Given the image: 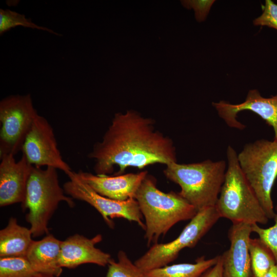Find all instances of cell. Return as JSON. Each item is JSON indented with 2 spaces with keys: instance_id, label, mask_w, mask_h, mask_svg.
<instances>
[{
  "instance_id": "8992f818",
  "label": "cell",
  "mask_w": 277,
  "mask_h": 277,
  "mask_svg": "<svg viewBox=\"0 0 277 277\" xmlns=\"http://www.w3.org/2000/svg\"><path fill=\"white\" fill-rule=\"evenodd\" d=\"M237 157L244 176L267 217L273 219L271 192L277 177V141L261 139L246 144Z\"/></svg>"
},
{
  "instance_id": "44dd1931",
  "label": "cell",
  "mask_w": 277,
  "mask_h": 277,
  "mask_svg": "<svg viewBox=\"0 0 277 277\" xmlns=\"http://www.w3.org/2000/svg\"><path fill=\"white\" fill-rule=\"evenodd\" d=\"M35 273L26 257H0V277H30Z\"/></svg>"
},
{
  "instance_id": "7402d4cb",
  "label": "cell",
  "mask_w": 277,
  "mask_h": 277,
  "mask_svg": "<svg viewBox=\"0 0 277 277\" xmlns=\"http://www.w3.org/2000/svg\"><path fill=\"white\" fill-rule=\"evenodd\" d=\"M117 261L111 259L106 277H144V273L129 259L126 253L120 250Z\"/></svg>"
},
{
  "instance_id": "6da1fadb",
  "label": "cell",
  "mask_w": 277,
  "mask_h": 277,
  "mask_svg": "<svg viewBox=\"0 0 277 277\" xmlns=\"http://www.w3.org/2000/svg\"><path fill=\"white\" fill-rule=\"evenodd\" d=\"M154 123L133 110L115 113L102 141L88 155L95 162L96 174H111L115 166L119 168L117 175L128 167L143 169L154 164L177 162L172 140L155 131Z\"/></svg>"
},
{
  "instance_id": "7a4b0ae2",
  "label": "cell",
  "mask_w": 277,
  "mask_h": 277,
  "mask_svg": "<svg viewBox=\"0 0 277 277\" xmlns=\"http://www.w3.org/2000/svg\"><path fill=\"white\" fill-rule=\"evenodd\" d=\"M135 199L145 221L144 238L147 245L157 243L179 222L192 219L196 209L179 192H164L157 188L155 177L148 174L138 188Z\"/></svg>"
},
{
  "instance_id": "5b68a950",
  "label": "cell",
  "mask_w": 277,
  "mask_h": 277,
  "mask_svg": "<svg viewBox=\"0 0 277 277\" xmlns=\"http://www.w3.org/2000/svg\"><path fill=\"white\" fill-rule=\"evenodd\" d=\"M57 170L52 167H32L22 207L28 210L26 219L33 237L49 234V222L60 203L65 202L71 208L75 205L73 199L67 196L60 185Z\"/></svg>"
},
{
  "instance_id": "ac0fdd59",
  "label": "cell",
  "mask_w": 277,
  "mask_h": 277,
  "mask_svg": "<svg viewBox=\"0 0 277 277\" xmlns=\"http://www.w3.org/2000/svg\"><path fill=\"white\" fill-rule=\"evenodd\" d=\"M219 255L210 259L198 258L195 263H180L153 269L144 272V277H199L214 265Z\"/></svg>"
},
{
  "instance_id": "ffe728a7",
  "label": "cell",
  "mask_w": 277,
  "mask_h": 277,
  "mask_svg": "<svg viewBox=\"0 0 277 277\" xmlns=\"http://www.w3.org/2000/svg\"><path fill=\"white\" fill-rule=\"evenodd\" d=\"M22 26L34 29L41 30L56 35L59 33L47 27L37 25L25 15L9 9H0V34L2 35L12 28Z\"/></svg>"
},
{
  "instance_id": "7c38bea8",
  "label": "cell",
  "mask_w": 277,
  "mask_h": 277,
  "mask_svg": "<svg viewBox=\"0 0 277 277\" xmlns=\"http://www.w3.org/2000/svg\"><path fill=\"white\" fill-rule=\"evenodd\" d=\"M0 158V206L17 203L22 204L25 199L27 182L33 165L23 154L18 161L11 154L3 155Z\"/></svg>"
},
{
  "instance_id": "d4e9b609",
  "label": "cell",
  "mask_w": 277,
  "mask_h": 277,
  "mask_svg": "<svg viewBox=\"0 0 277 277\" xmlns=\"http://www.w3.org/2000/svg\"><path fill=\"white\" fill-rule=\"evenodd\" d=\"M214 2V1H182L181 3L187 9H193L196 19L200 22L206 18Z\"/></svg>"
},
{
  "instance_id": "4fadbf2b",
  "label": "cell",
  "mask_w": 277,
  "mask_h": 277,
  "mask_svg": "<svg viewBox=\"0 0 277 277\" xmlns=\"http://www.w3.org/2000/svg\"><path fill=\"white\" fill-rule=\"evenodd\" d=\"M102 240L100 234L89 239L76 233L62 241L60 266L62 268H74L84 264H94L102 267L108 265L111 259L110 254L95 246Z\"/></svg>"
},
{
  "instance_id": "cb8c5ba5",
  "label": "cell",
  "mask_w": 277,
  "mask_h": 277,
  "mask_svg": "<svg viewBox=\"0 0 277 277\" xmlns=\"http://www.w3.org/2000/svg\"><path fill=\"white\" fill-rule=\"evenodd\" d=\"M262 8V14L253 21V24L277 30V4L271 0H266Z\"/></svg>"
},
{
  "instance_id": "5bb4252c",
  "label": "cell",
  "mask_w": 277,
  "mask_h": 277,
  "mask_svg": "<svg viewBox=\"0 0 277 277\" xmlns=\"http://www.w3.org/2000/svg\"><path fill=\"white\" fill-rule=\"evenodd\" d=\"M251 225L235 223L229 229L230 246L221 255L223 277H250L251 271L248 242L252 232Z\"/></svg>"
},
{
  "instance_id": "9a60e30c",
  "label": "cell",
  "mask_w": 277,
  "mask_h": 277,
  "mask_svg": "<svg viewBox=\"0 0 277 277\" xmlns=\"http://www.w3.org/2000/svg\"><path fill=\"white\" fill-rule=\"evenodd\" d=\"M77 175L99 194L118 201L135 199L147 171L110 176L78 171Z\"/></svg>"
},
{
  "instance_id": "83f0119b",
  "label": "cell",
  "mask_w": 277,
  "mask_h": 277,
  "mask_svg": "<svg viewBox=\"0 0 277 277\" xmlns=\"http://www.w3.org/2000/svg\"><path fill=\"white\" fill-rule=\"evenodd\" d=\"M30 277H56V276L51 274H49L36 273Z\"/></svg>"
},
{
  "instance_id": "603a6c76",
  "label": "cell",
  "mask_w": 277,
  "mask_h": 277,
  "mask_svg": "<svg viewBox=\"0 0 277 277\" xmlns=\"http://www.w3.org/2000/svg\"><path fill=\"white\" fill-rule=\"evenodd\" d=\"M274 224L267 228L260 227L258 224L251 225L252 232H255L264 243L271 250L277 264V205L275 208Z\"/></svg>"
},
{
  "instance_id": "4316f807",
  "label": "cell",
  "mask_w": 277,
  "mask_h": 277,
  "mask_svg": "<svg viewBox=\"0 0 277 277\" xmlns=\"http://www.w3.org/2000/svg\"><path fill=\"white\" fill-rule=\"evenodd\" d=\"M262 277H277V264L273 266Z\"/></svg>"
},
{
  "instance_id": "30bf717a",
  "label": "cell",
  "mask_w": 277,
  "mask_h": 277,
  "mask_svg": "<svg viewBox=\"0 0 277 277\" xmlns=\"http://www.w3.org/2000/svg\"><path fill=\"white\" fill-rule=\"evenodd\" d=\"M21 151L34 166L52 167L64 172L68 176L73 172L62 158L52 126L39 114L32 123Z\"/></svg>"
},
{
  "instance_id": "2e32d148",
  "label": "cell",
  "mask_w": 277,
  "mask_h": 277,
  "mask_svg": "<svg viewBox=\"0 0 277 277\" xmlns=\"http://www.w3.org/2000/svg\"><path fill=\"white\" fill-rule=\"evenodd\" d=\"M62 241L51 234L38 241H33L26 255L36 273H46L58 277L63 269L59 265Z\"/></svg>"
},
{
  "instance_id": "277c9868",
  "label": "cell",
  "mask_w": 277,
  "mask_h": 277,
  "mask_svg": "<svg viewBox=\"0 0 277 277\" xmlns=\"http://www.w3.org/2000/svg\"><path fill=\"white\" fill-rule=\"evenodd\" d=\"M237 154L231 146H228L227 167L215 206L216 210L221 217L232 224H266L269 219L240 167Z\"/></svg>"
},
{
  "instance_id": "8fae6325",
  "label": "cell",
  "mask_w": 277,
  "mask_h": 277,
  "mask_svg": "<svg viewBox=\"0 0 277 277\" xmlns=\"http://www.w3.org/2000/svg\"><path fill=\"white\" fill-rule=\"evenodd\" d=\"M218 114L230 127L243 130L246 126L237 119V114L243 110H249L258 114L266 123L273 128L274 140L277 141V94L270 97H264L256 89L249 91L244 102L231 104L225 101L212 103Z\"/></svg>"
},
{
  "instance_id": "d6986e66",
  "label": "cell",
  "mask_w": 277,
  "mask_h": 277,
  "mask_svg": "<svg viewBox=\"0 0 277 277\" xmlns=\"http://www.w3.org/2000/svg\"><path fill=\"white\" fill-rule=\"evenodd\" d=\"M248 251L252 277H262L276 264L273 253L259 238L249 239Z\"/></svg>"
},
{
  "instance_id": "9c48e42d",
  "label": "cell",
  "mask_w": 277,
  "mask_h": 277,
  "mask_svg": "<svg viewBox=\"0 0 277 277\" xmlns=\"http://www.w3.org/2000/svg\"><path fill=\"white\" fill-rule=\"evenodd\" d=\"M69 180L63 185L65 193L73 199L85 202L94 208L111 229L115 226L113 219L123 218L136 222L144 230L145 225L138 202L135 199L118 201L102 196L73 172L68 176Z\"/></svg>"
},
{
  "instance_id": "52a82bcc",
  "label": "cell",
  "mask_w": 277,
  "mask_h": 277,
  "mask_svg": "<svg viewBox=\"0 0 277 277\" xmlns=\"http://www.w3.org/2000/svg\"><path fill=\"white\" fill-rule=\"evenodd\" d=\"M220 217L215 206L199 211L175 239L153 244L134 263L143 272L168 265L182 250L194 247Z\"/></svg>"
},
{
  "instance_id": "e0dca14e",
  "label": "cell",
  "mask_w": 277,
  "mask_h": 277,
  "mask_svg": "<svg viewBox=\"0 0 277 277\" xmlns=\"http://www.w3.org/2000/svg\"><path fill=\"white\" fill-rule=\"evenodd\" d=\"M30 229L21 226L11 217L7 225L0 230V257L24 256L34 240Z\"/></svg>"
},
{
  "instance_id": "3957f363",
  "label": "cell",
  "mask_w": 277,
  "mask_h": 277,
  "mask_svg": "<svg viewBox=\"0 0 277 277\" xmlns=\"http://www.w3.org/2000/svg\"><path fill=\"white\" fill-rule=\"evenodd\" d=\"M227 164L223 160L166 165L164 174L181 187L179 194L197 212L215 206L224 182Z\"/></svg>"
},
{
  "instance_id": "ba28073f",
  "label": "cell",
  "mask_w": 277,
  "mask_h": 277,
  "mask_svg": "<svg viewBox=\"0 0 277 277\" xmlns=\"http://www.w3.org/2000/svg\"><path fill=\"white\" fill-rule=\"evenodd\" d=\"M38 115L31 96L13 95L0 102V156L22 151L32 123Z\"/></svg>"
},
{
  "instance_id": "484cf974",
  "label": "cell",
  "mask_w": 277,
  "mask_h": 277,
  "mask_svg": "<svg viewBox=\"0 0 277 277\" xmlns=\"http://www.w3.org/2000/svg\"><path fill=\"white\" fill-rule=\"evenodd\" d=\"M222 261L221 255H219L216 263L202 274L199 277H223Z\"/></svg>"
}]
</instances>
